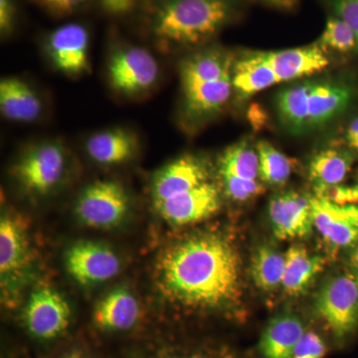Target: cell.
Masks as SVG:
<instances>
[{
    "instance_id": "6da1fadb",
    "label": "cell",
    "mask_w": 358,
    "mask_h": 358,
    "mask_svg": "<svg viewBox=\"0 0 358 358\" xmlns=\"http://www.w3.org/2000/svg\"><path fill=\"white\" fill-rule=\"evenodd\" d=\"M159 279L164 293L185 306L222 307L239 294V256L219 235L189 238L160 259Z\"/></svg>"
},
{
    "instance_id": "7a4b0ae2",
    "label": "cell",
    "mask_w": 358,
    "mask_h": 358,
    "mask_svg": "<svg viewBox=\"0 0 358 358\" xmlns=\"http://www.w3.org/2000/svg\"><path fill=\"white\" fill-rule=\"evenodd\" d=\"M231 14L228 0H166L155 13L152 32L162 50L196 46L217 34Z\"/></svg>"
},
{
    "instance_id": "3957f363",
    "label": "cell",
    "mask_w": 358,
    "mask_h": 358,
    "mask_svg": "<svg viewBox=\"0 0 358 358\" xmlns=\"http://www.w3.org/2000/svg\"><path fill=\"white\" fill-rule=\"evenodd\" d=\"M352 99L345 85L333 82H305L280 92L277 112L289 133H308L331 122L343 112Z\"/></svg>"
},
{
    "instance_id": "277c9868",
    "label": "cell",
    "mask_w": 358,
    "mask_h": 358,
    "mask_svg": "<svg viewBox=\"0 0 358 358\" xmlns=\"http://www.w3.org/2000/svg\"><path fill=\"white\" fill-rule=\"evenodd\" d=\"M69 157L59 141L44 140L26 148L13 166V176L25 192L45 196L53 192L67 173Z\"/></svg>"
},
{
    "instance_id": "5b68a950",
    "label": "cell",
    "mask_w": 358,
    "mask_h": 358,
    "mask_svg": "<svg viewBox=\"0 0 358 358\" xmlns=\"http://www.w3.org/2000/svg\"><path fill=\"white\" fill-rule=\"evenodd\" d=\"M107 74L115 93L127 98H138L155 88L160 69L152 52L141 46L124 45L110 53Z\"/></svg>"
},
{
    "instance_id": "8992f818",
    "label": "cell",
    "mask_w": 358,
    "mask_h": 358,
    "mask_svg": "<svg viewBox=\"0 0 358 358\" xmlns=\"http://www.w3.org/2000/svg\"><path fill=\"white\" fill-rule=\"evenodd\" d=\"M129 208L126 188L115 180H96L86 186L75 204L81 222L98 229L117 226L126 217Z\"/></svg>"
},
{
    "instance_id": "52a82bcc",
    "label": "cell",
    "mask_w": 358,
    "mask_h": 358,
    "mask_svg": "<svg viewBox=\"0 0 358 358\" xmlns=\"http://www.w3.org/2000/svg\"><path fill=\"white\" fill-rule=\"evenodd\" d=\"M72 322V312L62 294L50 288L30 296L22 313V324L30 338L49 343L64 336Z\"/></svg>"
},
{
    "instance_id": "ba28073f",
    "label": "cell",
    "mask_w": 358,
    "mask_h": 358,
    "mask_svg": "<svg viewBox=\"0 0 358 358\" xmlns=\"http://www.w3.org/2000/svg\"><path fill=\"white\" fill-rule=\"evenodd\" d=\"M315 308L336 338H343L358 326V284L355 277L338 275L320 289Z\"/></svg>"
},
{
    "instance_id": "9c48e42d",
    "label": "cell",
    "mask_w": 358,
    "mask_h": 358,
    "mask_svg": "<svg viewBox=\"0 0 358 358\" xmlns=\"http://www.w3.org/2000/svg\"><path fill=\"white\" fill-rule=\"evenodd\" d=\"M183 113L193 124L203 122L225 107L232 93V71L219 79L180 76Z\"/></svg>"
},
{
    "instance_id": "30bf717a",
    "label": "cell",
    "mask_w": 358,
    "mask_h": 358,
    "mask_svg": "<svg viewBox=\"0 0 358 358\" xmlns=\"http://www.w3.org/2000/svg\"><path fill=\"white\" fill-rule=\"evenodd\" d=\"M65 265L80 285L100 284L119 274L121 261L109 247L95 242H79L66 252Z\"/></svg>"
},
{
    "instance_id": "8fae6325",
    "label": "cell",
    "mask_w": 358,
    "mask_h": 358,
    "mask_svg": "<svg viewBox=\"0 0 358 358\" xmlns=\"http://www.w3.org/2000/svg\"><path fill=\"white\" fill-rule=\"evenodd\" d=\"M47 53L56 70L68 77H80L90 71L88 30L78 23L60 26L49 35Z\"/></svg>"
},
{
    "instance_id": "7c38bea8",
    "label": "cell",
    "mask_w": 358,
    "mask_h": 358,
    "mask_svg": "<svg viewBox=\"0 0 358 358\" xmlns=\"http://www.w3.org/2000/svg\"><path fill=\"white\" fill-rule=\"evenodd\" d=\"M209 180L210 173L203 159L183 155L155 173L150 185L152 204L190 192Z\"/></svg>"
},
{
    "instance_id": "4fadbf2b",
    "label": "cell",
    "mask_w": 358,
    "mask_h": 358,
    "mask_svg": "<svg viewBox=\"0 0 358 358\" xmlns=\"http://www.w3.org/2000/svg\"><path fill=\"white\" fill-rule=\"evenodd\" d=\"M220 205L219 188L209 180L195 189L154 204V207L166 222L183 226L210 217Z\"/></svg>"
},
{
    "instance_id": "5bb4252c",
    "label": "cell",
    "mask_w": 358,
    "mask_h": 358,
    "mask_svg": "<svg viewBox=\"0 0 358 358\" xmlns=\"http://www.w3.org/2000/svg\"><path fill=\"white\" fill-rule=\"evenodd\" d=\"M313 226L322 239L336 248L352 246L358 242V206L339 205L312 197Z\"/></svg>"
},
{
    "instance_id": "9a60e30c",
    "label": "cell",
    "mask_w": 358,
    "mask_h": 358,
    "mask_svg": "<svg viewBox=\"0 0 358 358\" xmlns=\"http://www.w3.org/2000/svg\"><path fill=\"white\" fill-rule=\"evenodd\" d=\"M268 216L280 240L307 237L313 227L312 197L301 193H280L271 199Z\"/></svg>"
},
{
    "instance_id": "2e32d148",
    "label": "cell",
    "mask_w": 358,
    "mask_h": 358,
    "mask_svg": "<svg viewBox=\"0 0 358 358\" xmlns=\"http://www.w3.org/2000/svg\"><path fill=\"white\" fill-rule=\"evenodd\" d=\"M140 303L127 289H115L103 296L94 308L92 322L96 331L121 334L134 331L140 324Z\"/></svg>"
},
{
    "instance_id": "e0dca14e",
    "label": "cell",
    "mask_w": 358,
    "mask_h": 358,
    "mask_svg": "<svg viewBox=\"0 0 358 358\" xmlns=\"http://www.w3.org/2000/svg\"><path fill=\"white\" fill-rule=\"evenodd\" d=\"M280 83L310 76L329 65L326 51L315 43L287 50L263 52Z\"/></svg>"
},
{
    "instance_id": "ac0fdd59",
    "label": "cell",
    "mask_w": 358,
    "mask_h": 358,
    "mask_svg": "<svg viewBox=\"0 0 358 358\" xmlns=\"http://www.w3.org/2000/svg\"><path fill=\"white\" fill-rule=\"evenodd\" d=\"M0 110L8 121L31 124L43 115V101L25 80L6 77L0 82Z\"/></svg>"
},
{
    "instance_id": "d6986e66",
    "label": "cell",
    "mask_w": 358,
    "mask_h": 358,
    "mask_svg": "<svg viewBox=\"0 0 358 358\" xmlns=\"http://www.w3.org/2000/svg\"><path fill=\"white\" fill-rule=\"evenodd\" d=\"M140 143L133 131L124 128L101 129L86 141L87 155L101 166H117L134 159Z\"/></svg>"
},
{
    "instance_id": "ffe728a7",
    "label": "cell",
    "mask_w": 358,
    "mask_h": 358,
    "mask_svg": "<svg viewBox=\"0 0 358 358\" xmlns=\"http://www.w3.org/2000/svg\"><path fill=\"white\" fill-rule=\"evenodd\" d=\"M305 334V327L298 317L288 315L275 317L262 334L261 352L265 358H292Z\"/></svg>"
},
{
    "instance_id": "44dd1931",
    "label": "cell",
    "mask_w": 358,
    "mask_h": 358,
    "mask_svg": "<svg viewBox=\"0 0 358 358\" xmlns=\"http://www.w3.org/2000/svg\"><path fill=\"white\" fill-rule=\"evenodd\" d=\"M280 83L263 52L234 62L232 69L233 89L241 96L255 95L259 92Z\"/></svg>"
},
{
    "instance_id": "7402d4cb",
    "label": "cell",
    "mask_w": 358,
    "mask_h": 358,
    "mask_svg": "<svg viewBox=\"0 0 358 358\" xmlns=\"http://www.w3.org/2000/svg\"><path fill=\"white\" fill-rule=\"evenodd\" d=\"M286 268L282 287L289 296L301 294L322 272L324 260L319 256H312L300 245L289 247L285 254Z\"/></svg>"
},
{
    "instance_id": "603a6c76",
    "label": "cell",
    "mask_w": 358,
    "mask_h": 358,
    "mask_svg": "<svg viewBox=\"0 0 358 358\" xmlns=\"http://www.w3.org/2000/svg\"><path fill=\"white\" fill-rule=\"evenodd\" d=\"M27 255V240L18 221L4 215L0 221V272L10 275L22 267Z\"/></svg>"
},
{
    "instance_id": "cb8c5ba5",
    "label": "cell",
    "mask_w": 358,
    "mask_h": 358,
    "mask_svg": "<svg viewBox=\"0 0 358 358\" xmlns=\"http://www.w3.org/2000/svg\"><path fill=\"white\" fill-rule=\"evenodd\" d=\"M352 162V155L345 150H322L310 162V178L315 186L341 185L350 173Z\"/></svg>"
},
{
    "instance_id": "d4e9b609",
    "label": "cell",
    "mask_w": 358,
    "mask_h": 358,
    "mask_svg": "<svg viewBox=\"0 0 358 358\" xmlns=\"http://www.w3.org/2000/svg\"><path fill=\"white\" fill-rule=\"evenodd\" d=\"M286 257L270 246L257 249L252 261V277L259 289L274 291L282 285Z\"/></svg>"
},
{
    "instance_id": "484cf974",
    "label": "cell",
    "mask_w": 358,
    "mask_h": 358,
    "mask_svg": "<svg viewBox=\"0 0 358 358\" xmlns=\"http://www.w3.org/2000/svg\"><path fill=\"white\" fill-rule=\"evenodd\" d=\"M219 173L248 180H258L260 164L257 150H254L247 141H240L230 145L219 160Z\"/></svg>"
},
{
    "instance_id": "4316f807",
    "label": "cell",
    "mask_w": 358,
    "mask_h": 358,
    "mask_svg": "<svg viewBox=\"0 0 358 358\" xmlns=\"http://www.w3.org/2000/svg\"><path fill=\"white\" fill-rule=\"evenodd\" d=\"M256 150L263 182L273 186L285 185L293 173V160L266 141H259Z\"/></svg>"
},
{
    "instance_id": "83f0119b",
    "label": "cell",
    "mask_w": 358,
    "mask_h": 358,
    "mask_svg": "<svg viewBox=\"0 0 358 358\" xmlns=\"http://www.w3.org/2000/svg\"><path fill=\"white\" fill-rule=\"evenodd\" d=\"M317 43L324 51H327V49H331L339 53H348L358 49L355 32L348 23L338 16H333L327 20L324 32Z\"/></svg>"
},
{
    "instance_id": "f1b7e54d",
    "label": "cell",
    "mask_w": 358,
    "mask_h": 358,
    "mask_svg": "<svg viewBox=\"0 0 358 358\" xmlns=\"http://www.w3.org/2000/svg\"><path fill=\"white\" fill-rule=\"evenodd\" d=\"M220 178L224 192L234 201H247L258 196L265 190L259 180H248L228 174H220Z\"/></svg>"
},
{
    "instance_id": "f546056e",
    "label": "cell",
    "mask_w": 358,
    "mask_h": 358,
    "mask_svg": "<svg viewBox=\"0 0 358 358\" xmlns=\"http://www.w3.org/2000/svg\"><path fill=\"white\" fill-rule=\"evenodd\" d=\"M315 193H317L315 196L329 200V201L334 202L336 204L358 203V185H317L315 186Z\"/></svg>"
},
{
    "instance_id": "4dcf8cb0",
    "label": "cell",
    "mask_w": 358,
    "mask_h": 358,
    "mask_svg": "<svg viewBox=\"0 0 358 358\" xmlns=\"http://www.w3.org/2000/svg\"><path fill=\"white\" fill-rule=\"evenodd\" d=\"M327 345L317 334L306 331L300 343L294 348L292 358H324Z\"/></svg>"
},
{
    "instance_id": "1f68e13d",
    "label": "cell",
    "mask_w": 358,
    "mask_h": 358,
    "mask_svg": "<svg viewBox=\"0 0 358 358\" xmlns=\"http://www.w3.org/2000/svg\"><path fill=\"white\" fill-rule=\"evenodd\" d=\"M336 16L352 28L358 43V0H331Z\"/></svg>"
},
{
    "instance_id": "d6a6232c",
    "label": "cell",
    "mask_w": 358,
    "mask_h": 358,
    "mask_svg": "<svg viewBox=\"0 0 358 358\" xmlns=\"http://www.w3.org/2000/svg\"><path fill=\"white\" fill-rule=\"evenodd\" d=\"M50 13L59 16L68 15L83 7L91 0H38Z\"/></svg>"
},
{
    "instance_id": "836d02e7",
    "label": "cell",
    "mask_w": 358,
    "mask_h": 358,
    "mask_svg": "<svg viewBox=\"0 0 358 358\" xmlns=\"http://www.w3.org/2000/svg\"><path fill=\"white\" fill-rule=\"evenodd\" d=\"M16 20V6L14 0H0V32L2 37L13 31Z\"/></svg>"
},
{
    "instance_id": "e575fe53",
    "label": "cell",
    "mask_w": 358,
    "mask_h": 358,
    "mask_svg": "<svg viewBox=\"0 0 358 358\" xmlns=\"http://www.w3.org/2000/svg\"><path fill=\"white\" fill-rule=\"evenodd\" d=\"M138 0H99L101 8L109 15L122 16L131 13Z\"/></svg>"
},
{
    "instance_id": "d590c367",
    "label": "cell",
    "mask_w": 358,
    "mask_h": 358,
    "mask_svg": "<svg viewBox=\"0 0 358 358\" xmlns=\"http://www.w3.org/2000/svg\"><path fill=\"white\" fill-rule=\"evenodd\" d=\"M141 358H234L230 355L224 352H174L169 350H162L152 353V355H145Z\"/></svg>"
},
{
    "instance_id": "8d00e7d4",
    "label": "cell",
    "mask_w": 358,
    "mask_h": 358,
    "mask_svg": "<svg viewBox=\"0 0 358 358\" xmlns=\"http://www.w3.org/2000/svg\"><path fill=\"white\" fill-rule=\"evenodd\" d=\"M346 140L350 147L355 150L358 145V117L353 120L346 131Z\"/></svg>"
},
{
    "instance_id": "74e56055",
    "label": "cell",
    "mask_w": 358,
    "mask_h": 358,
    "mask_svg": "<svg viewBox=\"0 0 358 358\" xmlns=\"http://www.w3.org/2000/svg\"><path fill=\"white\" fill-rule=\"evenodd\" d=\"M270 6L282 10H291L298 4L299 0H266Z\"/></svg>"
},
{
    "instance_id": "f35d334b",
    "label": "cell",
    "mask_w": 358,
    "mask_h": 358,
    "mask_svg": "<svg viewBox=\"0 0 358 358\" xmlns=\"http://www.w3.org/2000/svg\"><path fill=\"white\" fill-rule=\"evenodd\" d=\"M57 358H88L86 355L81 350H73L71 352L64 353Z\"/></svg>"
},
{
    "instance_id": "ab89813d",
    "label": "cell",
    "mask_w": 358,
    "mask_h": 358,
    "mask_svg": "<svg viewBox=\"0 0 358 358\" xmlns=\"http://www.w3.org/2000/svg\"><path fill=\"white\" fill-rule=\"evenodd\" d=\"M350 262H352V265L355 266V268H358V245L357 248L353 250L352 257H350Z\"/></svg>"
},
{
    "instance_id": "60d3db41",
    "label": "cell",
    "mask_w": 358,
    "mask_h": 358,
    "mask_svg": "<svg viewBox=\"0 0 358 358\" xmlns=\"http://www.w3.org/2000/svg\"><path fill=\"white\" fill-rule=\"evenodd\" d=\"M355 280H357V284H358V268H357V275H355Z\"/></svg>"
},
{
    "instance_id": "b9f144b4",
    "label": "cell",
    "mask_w": 358,
    "mask_h": 358,
    "mask_svg": "<svg viewBox=\"0 0 358 358\" xmlns=\"http://www.w3.org/2000/svg\"><path fill=\"white\" fill-rule=\"evenodd\" d=\"M355 150H357V152H358V145H357V148H355Z\"/></svg>"
}]
</instances>
